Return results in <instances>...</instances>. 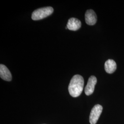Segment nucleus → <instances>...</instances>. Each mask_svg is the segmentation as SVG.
Returning a JSON list of instances; mask_svg holds the SVG:
<instances>
[{
	"instance_id": "f257e3e1",
	"label": "nucleus",
	"mask_w": 124,
	"mask_h": 124,
	"mask_svg": "<svg viewBox=\"0 0 124 124\" xmlns=\"http://www.w3.org/2000/svg\"><path fill=\"white\" fill-rule=\"evenodd\" d=\"M84 84L83 77L79 75H74L71 79L69 85V93L72 97L76 98L81 94Z\"/></svg>"
},
{
	"instance_id": "f03ea898",
	"label": "nucleus",
	"mask_w": 124,
	"mask_h": 124,
	"mask_svg": "<svg viewBox=\"0 0 124 124\" xmlns=\"http://www.w3.org/2000/svg\"><path fill=\"white\" fill-rule=\"evenodd\" d=\"M53 8L51 7L40 8L35 10L32 14L31 18L34 20H39L46 18L53 13Z\"/></svg>"
},
{
	"instance_id": "7ed1b4c3",
	"label": "nucleus",
	"mask_w": 124,
	"mask_h": 124,
	"mask_svg": "<svg viewBox=\"0 0 124 124\" xmlns=\"http://www.w3.org/2000/svg\"><path fill=\"white\" fill-rule=\"evenodd\" d=\"M102 107L101 105L97 104L93 107L89 117V122L90 124H96L97 123L102 113Z\"/></svg>"
},
{
	"instance_id": "20e7f679",
	"label": "nucleus",
	"mask_w": 124,
	"mask_h": 124,
	"mask_svg": "<svg viewBox=\"0 0 124 124\" xmlns=\"http://www.w3.org/2000/svg\"><path fill=\"white\" fill-rule=\"evenodd\" d=\"M97 82V79L94 76H91L89 78L87 85L85 89V93L87 96L92 94L95 89V86Z\"/></svg>"
},
{
	"instance_id": "39448f33",
	"label": "nucleus",
	"mask_w": 124,
	"mask_h": 124,
	"mask_svg": "<svg viewBox=\"0 0 124 124\" xmlns=\"http://www.w3.org/2000/svg\"><path fill=\"white\" fill-rule=\"evenodd\" d=\"M85 21L86 23L90 25H93L96 23L97 16L93 10L89 9L86 11L85 13Z\"/></svg>"
},
{
	"instance_id": "423d86ee",
	"label": "nucleus",
	"mask_w": 124,
	"mask_h": 124,
	"mask_svg": "<svg viewBox=\"0 0 124 124\" xmlns=\"http://www.w3.org/2000/svg\"><path fill=\"white\" fill-rule=\"evenodd\" d=\"M81 26V23L80 20L75 18H70L67 24L68 29L70 31H76L79 30Z\"/></svg>"
},
{
	"instance_id": "0eeeda50",
	"label": "nucleus",
	"mask_w": 124,
	"mask_h": 124,
	"mask_svg": "<svg viewBox=\"0 0 124 124\" xmlns=\"http://www.w3.org/2000/svg\"><path fill=\"white\" fill-rule=\"evenodd\" d=\"M0 77L6 81H10L12 79V74L8 68L4 65H0Z\"/></svg>"
},
{
	"instance_id": "6e6552de",
	"label": "nucleus",
	"mask_w": 124,
	"mask_h": 124,
	"mask_svg": "<svg viewBox=\"0 0 124 124\" xmlns=\"http://www.w3.org/2000/svg\"><path fill=\"white\" fill-rule=\"evenodd\" d=\"M105 70L108 74H112L116 70L117 65L115 61L112 59H108L105 62Z\"/></svg>"
}]
</instances>
